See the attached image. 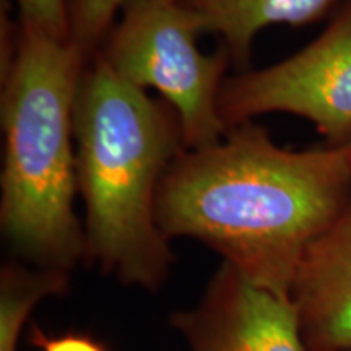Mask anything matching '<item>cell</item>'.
Instances as JSON below:
<instances>
[{"label":"cell","instance_id":"cell-1","mask_svg":"<svg viewBox=\"0 0 351 351\" xmlns=\"http://www.w3.org/2000/svg\"><path fill=\"white\" fill-rule=\"evenodd\" d=\"M350 197L346 147L288 150L251 121L176 158L156 218L169 241H199L249 282L291 300L307 249Z\"/></svg>","mask_w":351,"mask_h":351},{"label":"cell","instance_id":"cell-2","mask_svg":"<svg viewBox=\"0 0 351 351\" xmlns=\"http://www.w3.org/2000/svg\"><path fill=\"white\" fill-rule=\"evenodd\" d=\"M73 132L85 262L125 287L158 291L176 261L156 200L166 171L186 150L179 114L96 52L78 83Z\"/></svg>","mask_w":351,"mask_h":351},{"label":"cell","instance_id":"cell-3","mask_svg":"<svg viewBox=\"0 0 351 351\" xmlns=\"http://www.w3.org/2000/svg\"><path fill=\"white\" fill-rule=\"evenodd\" d=\"M90 57L72 41L20 25L2 73L0 231L20 261L72 274L85 262L73 111Z\"/></svg>","mask_w":351,"mask_h":351},{"label":"cell","instance_id":"cell-4","mask_svg":"<svg viewBox=\"0 0 351 351\" xmlns=\"http://www.w3.org/2000/svg\"><path fill=\"white\" fill-rule=\"evenodd\" d=\"M99 54L134 86L156 90L179 114L187 150L217 143L228 132L218 99L231 56L204 54L195 12L178 0H127Z\"/></svg>","mask_w":351,"mask_h":351},{"label":"cell","instance_id":"cell-5","mask_svg":"<svg viewBox=\"0 0 351 351\" xmlns=\"http://www.w3.org/2000/svg\"><path fill=\"white\" fill-rule=\"evenodd\" d=\"M226 129L270 112L311 121L330 147L351 140V0L322 34L270 67L226 78L218 99Z\"/></svg>","mask_w":351,"mask_h":351},{"label":"cell","instance_id":"cell-6","mask_svg":"<svg viewBox=\"0 0 351 351\" xmlns=\"http://www.w3.org/2000/svg\"><path fill=\"white\" fill-rule=\"evenodd\" d=\"M169 324L186 351H307L295 302L223 262L200 300L174 311Z\"/></svg>","mask_w":351,"mask_h":351},{"label":"cell","instance_id":"cell-7","mask_svg":"<svg viewBox=\"0 0 351 351\" xmlns=\"http://www.w3.org/2000/svg\"><path fill=\"white\" fill-rule=\"evenodd\" d=\"M291 301L307 351H351V197L307 249Z\"/></svg>","mask_w":351,"mask_h":351},{"label":"cell","instance_id":"cell-8","mask_svg":"<svg viewBox=\"0 0 351 351\" xmlns=\"http://www.w3.org/2000/svg\"><path fill=\"white\" fill-rule=\"evenodd\" d=\"M202 32L223 38L231 60L247 65L258 32L275 25L307 26L326 19L340 0H184Z\"/></svg>","mask_w":351,"mask_h":351},{"label":"cell","instance_id":"cell-9","mask_svg":"<svg viewBox=\"0 0 351 351\" xmlns=\"http://www.w3.org/2000/svg\"><path fill=\"white\" fill-rule=\"evenodd\" d=\"M70 274L23 261H8L0 269V351H19L21 332L38 304L67 295Z\"/></svg>","mask_w":351,"mask_h":351},{"label":"cell","instance_id":"cell-10","mask_svg":"<svg viewBox=\"0 0 351 351\" xmlns=\"http://www.w3.org/2000/svg\"><path fill=\"white\" fill-rule=\"evenodd\" d=\"M127 0H67L69 34L78 49L93 57L112 29L116 13Z\"/></svg>","mask_w":351,"mask_h":351},{"label":"cell","instance_id":"cell-11","mask_svg":"<svg viewBox=\"0 0 351 351\" xmlns=\"http://www.w3.org/2000/svg\"><path fill=\"white\" fill-rule=\"evenodd\" d=\"M19 23L43 29L57 39L70 41L67 0H16Z\"/></svg>","mask_w":351,"mask_h":351},{"label":"cell","instance_id":"cell-12","mask_svg":"<svg viewBox=\"0 0 351 351\" xmlns=\"http://www.w3.org/2000/svg\"><path fill=\"white\" fill-rule=\"evenodd\" d=\"M28 343L38 351H109L99 340L86 333L67 332L49 333L38 324H32L28 330Z\"/></svg>","mask_w":351,"mask_h":351},{"label":"cell","instance_id":"cell-13","mask_svg":"<svg viewBox=\"0 0 351 351\" xmlns=\"http://www.w3.org/2000/svg\"><path fill=\"white\" fill-rule=\"evenodd\" d=\"M345 147H346V150H348V155H350V160H351V140L345 145Z\"/></svg>","mask_w":351,"mask_h":351},{"label":"cell","instance_id":"cell-14","mask_svg":"<svg viewBox=\"0 0 351 351\" xmlns=\"http://www.w3.org/2000/svg\"><path fill=\"white\" fill-rule=\"evenodd\" d=\"M178 2H184V0H178Z\"/></svg>","mask_w":351,"mask_h":351}]
</instances>
